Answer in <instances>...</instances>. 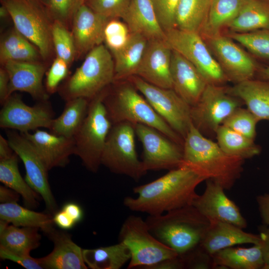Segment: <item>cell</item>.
I'll return each instance as SVG.
<instances>
[{
  "label": "cell",
  "instance_id": "9f6ffc18",
  "mask_svg": "<svg viewBox=\"0 0 269 269\" xmlns=\"http://www.w3.org/2000/svg\"><path fill=\"white\" fill-rule=\"evenodd\" d=\"M20 195L6 186H0V202L7 203L17 202Z\"/></svg>",
  "mask_w": 269,
  "mask_h": 269
},
{
  "label": "cell",
  "instance_id": "2e32d148",
  "mask_svg": "<svg viewBox=\"0 0 269 269\" xmlns=\"http://www.w3.org/2000/svg\"><path fill=\"white\" fill-rule=\"evenodd\" d=\"M204 39L227 81L237 84L253 78L258 70L256 63L233 39L222 33Z\"/></svg>",
  "mask_w": 269,
  "mask_h": 269
},
{
  "label": "cell",
  "instance_id": "9c48e42d",
  "mask_svg": "<svg viewBox=\"0 0 269 269\" xmlns=\"http://www.w3.org/2000/svg\"><path fill=\"white\" fill-rule=\"evenodd\" d=\"M134 125L128 122L113 124L101 157V165L111 172L138 181L147 171L137 155Z\"/></svg>",
  "mask_w": 269,
  "mask_h": 269
},
{
  "label": "cell",
  "instance_id": "ba28073f",
  "mask_svg": "<svg viewBox=\"0 0 269 269\" xmlns=\"http://www.w3.org/2000/svg\"><path fill=\"white\" fill-rule=\"evenodd\" d=\"M119 242L129 248L131 258L128 269H140L178 255L150 232L145 220L131 215L124 221L119 234Z\"/></svg>",
  "mask_w": 269,
  "mask_h": 269
},
{
  "label": "cell",
  "instance_id": "ffe728a7",
  "mask_svg": "<svg viewBox=\"0 0 269 269\" xmlns=\"http://www.w3.org/2000/svg\"><path fill=\"white\" fill-rule=\"evenodd\" d=\"M110 19L95 12L84 3L80 5L71 24L76 54L88 53L103 44L105 28Z\"/></svg>",
  "mask_w": 269,
  "mask_h": 269
},
{
  "label": "cell",
  "instance_id": "11a10c76",
  "mask_svg": "<svg viewBox=\"0 0 269 269\" xmlns=\"http://www.w3.org/2000/svg\"><path fill=\"white\" fill-rule=\"evenodd\" d=\"M9 78L5 69H0V103L2 106L8 98Z\"/></svg>",
  "mask_w": 269,
  "mask_h": 269
},
{
  "label": "cell",
  "instance_id": "3957f363",
  "mask_svg": "<svg viewBox=\"0 0 269 269\" xmlns=\"http://www.w3.org/2000/svg\"><path fill=\"white\" fill-rule=\"evenodd\" d=\"M145 221L151 234L180 257L200 245L210 224L192 205L148 215Z\"/></svg>",
  "mask_w": 269,
  "mask_h": 269
},
{
  "label": "cell",
  "instance_id": "8fae6325",
  "mask_svg": "<svg viewBox=\"0 0 269 269\" xmlns=\"http://www.w3.org/2000/svg\"><path fill=\"white\" fill-rule=\"evenodd\" d=\"M165 40L172 50L178 52L198 69L208 84L222 85L227 81L199 33L175 27L165 31Z\"/></svg>",
  "mask_w": 269,
  "mask_h": 269
},
{
  "label": "cell",
  "instance_id": "484cf974",
  "mask_svg": "<svg viewBox=\"0 0 269 269\" xmlns=\"http://www.w3.org/2000/svg\"><path fill=\"white\" fill-rule=\"evenodd\" d=\"M227 91L243 101L259 121H269V81L249 79L227 88Z\"/></svg>",
  "mask_w": 269,
  "mask_h": 269
},
{
  "label": "cell",
  "instance_id": "d6986e66",
  "mask_svg": "<svg viewBox=\"0 0 269 269\" xmlns=\"http://www.w3.org/2000/svg\"><path fill=\"white\" fill-rule=\"evenodd\" d=\"M31 144L48 170L65 166L70 156L74 154L72 137L58 135L37 129L33 133H20Z\"/></svg>",
  "mask_w": 269,
  "mask_h": 269
},
{
  "label": "cell",
  "instance_id": "f6af8a7d",
  "mask_svg": "<svg viewBox=\"0 0 269 269\" xmlns=\"http://www.w3.org/2000/svg\"><path fill=\"white\" fill-rule=\"evenodd\" d=\"M159 24L164 31L175 28V14L179 0H150Z\"/></svg>",
  "mask_w": 269,
  "mask_h": 269
},
{
  "label": "cell",
  "instance_id": "5bb4252c",
  "mask_svg": "<svg viewBox=\"0 0 269 269\" xmlns=\"http://www.w3.org/2000/svg\"><path fill=\"white\" fill-rule=\"evenodd\" d=\"M6 134L14 152L20 158L26 171L25 180L44 201L48 212H57V204L48 180V169L30 142L20 133L6 129Z\"/></svg>",
  "mask_w": 269,
  "mask_h": 269
},
{
  "label": "cell",
  "instance_id": "52a82bcc",
  "mask_svg": "<svg viewBox=\"0 0 269 269\" xmlns=\"http://www.w3.org/2000/svg\"><path fill=\"white\" fill-rule=\"evenodd\" d=\"M14 28L37 48L40 56L49 57L53 48L52 23L46 7L38 0H4Z\"/></svg>",
  "mask_w": 269,
  "mask_h": 269
},
{
  "label": "cell",
  "instance_id": "7bdbcfd3",
  "mask_svg": "<svg viewBox=\"0 0 269 269\" xmlns=\"http://www.w3.org/2000/svg\"><path fill=\"white\" fill-rule=\"evenodd\" d=\"M130 33L125 22L118 20V18L110 19L105 28L104 42L112 53L121 48L126 43Z\"/></svg>",
  "mask_w": 269,
  "mask_h": 269
},
{
  "label": "cell",
  "instance_id": "30bf717a",
  "mask_svg": "<svg viewBox=\"0 0 269 269\" xmlns=\"http://www.w3.org/2000/svg\"><path fill=\"white\" fill-rule=\"evenodd\" d=\"M157 114L183 139L192 123L191 107L173 89L156 86L134 75L128 79Z\"/></svg>",
  "mask_w": 269,
  "mask_h": 269
},
{
  "label": "cell",
  "instance_id": "e0dca14e",
  "mask_svg": "<svg viewBox=\"0 0 269 269\" xmlns=\"http://www.w3.org/2000/svg\"><path fill=\"white\" fill-rule=\"evenodd\" d=\"M219 184L209 179L201 195H198L192 205L210 221H219L246 228L247 222L236 204L229 199Z\"/></svg>",
  "mask_w": 269,
  "mask_h": 269
},
{
  "label": "cell",
  "instance_id": "bcb514c9",
  "mask_svg": "<svg viewBox=\"0 0 269 269\" xmlns=\"http://www.w3.org/2000/svg\"><path fill=\"white\" fill-rule=\"evenodd\" d=\"M69 64L57 57L53 61L46 74L45 89L49 94L55 92L60 82L68 75Z\"/></svg>",
  "mask_w": 269,
  "mask_h": 269
},
{
  "label": "cell",
  "instance_id": "8992f818",
  "mask_svg": "<svg viewBox=\"0 0 269 269\" xmlns=\"http://www.w3.org/2000/svg\"><path fill=\"white\" fill-rule=\"evenodd\" d=\"M106 88L90 100L87 114L73 138L74 154L89 171L97 172L113 124L104 104Z\"/></svg>",
  "mask_w": 269,
  "mask_h": 269
},
{
  "label": "cell",
  "instance_id": "94428289",
  "mask_svg": "<svg viewBox=\"0 0 269 269\" xmlns=\"http://www.w3.org/2000/svg\"><path fill=\"white\" fill-rule=\"evenodd\" d=\"M3 0H2V1H3Z\"/></svg>",
  "mask_w": 269,
  "mask_h": 269
},
{
  "label": "cell",
  "instance_id": "8d00e7d4",
  "mask_svg": "<svg viewBox=\"0 0 269 269\" xmlns=\"http://www.w3.org/2000/svg\"><path fill=\"white\" fill-rule=\"evenodd\" d=\"M212 0H179L175 27L199 33L208 16Z\"/></svg>",
  "mask_w": 269,
  "mask_h": 269
},
{
  "label": "cell",
  "instance_id": "db71d44e",
  "mask_svg": "<svg viewBox=\"0 0 269 269\" xmlns=\"http://www.w3.org/2000/svg\"><path fill=\"white\" fill-rule=\"evenodd\" d=\"M77 224L83 218V211L77 203L68 202L65 203L61 209Z\"/></svg>",
  "mask_w": 269,
  "mask_h": 269
},
{
  "label": "cell",
  "instance_id": "91938a15",
  "mask_svg": "<svg viewBox=\"0 0 269 269\" xmlns=\"http://www.w3.org/2000/svg\"><path fill=\"white\" fill-rule=\"evenodd\" d=\"M7 15H9V13L6 8L4 5L2 4L0 7V16L1 18H4Z\"/></svg>",
  "mask_w": 269,
  "mask_h": 269
},
{
  "label": "cell",
  "instance_id": "cb8c5ba5",
  "mask_svg": "<svg viewBox=\"0 0 269 269\" xmlns=\"http://www.w3.org/2000/svg\"><path fill=\"white\" fill-rule=\"evenodd\" d=\"M234 224L219 221L210 224L199 246L212 256L217 252L237 245L259 244V235L247 233Z\"/></svg>",
  "mask_w": 269,
  "mask_h": 269
},
{
  "label": "cell",
  "instance_id": "d6a6232c",
  "mask_svg": "<svg viewBox=\"0 0 269 269\" xmlns=\"http://www.w3.org/2000/svg\"><path fill=\"white\" fill-rule=\"evenodd\" d=\"M83 257L92 269H120L131 258V252L124 243L95 249H83Z\"/></svg>",
  "mask_w": 269,
  "mask_h": 269
},
{
  "label": "cell",
  "instance_id": "836d02e7",
  "mask_svg": "<svg viewBox=\"0 0 269 269\" xmlns=\"http://www.w3.org/2000/svg\"><path fill=\"white\" fill-rule=\"evenodd\" d=\"M39 229L8 224L0 231V247L15 254L30 255L40 245Z\"/></svg>",
  "mask_w": 269,
  "mask_h": 269
},
{
  "label": "cell",
  "instance_id": "ac0fdd59",
  "mask_svg": "<svg viewBox=\"0 0 269 269\" xmlns=\"http://www.w3.org/2000/svg\"><path fill=\"white\" fill-rule=\"evenodd\" d=\"M171 55L172 49L165 40H148L135 75L156 86L172 89Z\"/></svg>",
  "mask_w": 269,
  "mask_h": 269
},
{
  "label": "cell",
  "instance_id": "6f0895ef",
  "mask_svg": "<svg viewBox=\"0 0 269 269\" xmlns=\"http://www.w3.org/2000/svg\"><path fill=\"white\" fill-rule=\"evenodd\" d=\"M14 153L7 138L0 135V160L7 159Z\"/></svg>",
  "mask_w": 269,
  "mask_h": 269
},
{
  "label": "cell",
  "instance_id": "4dcf8cb0",
  "mask_svg": "<svg viewBox=\"0 0 269 269\" xmlns=\"http://www.w3.org/2000/svg\"><path fill=\"white\" fill-rule=\"evenodd\" d=\"M90 100L78 97L67 100L62 114L53 120L50 132L61 136L73 138L87 114Z\"/></svg>",
  "mask_w": 269,
  "mask_h": 269
},
{
  "label": "cell",
  "instance_id": "4fadbf2b",
  "mask_svg": "<svg viewBox=\"0 0 269 269\" xmlns=\"http://www.w3.org/2000/svg\"><path fill=\"white\" fill-rule=\"evenodd\" d=\"M136 135L143 147L142 159L144 169L171 170L180 166L182 162L181 145L149 126L134 125Z\"/></svg>",
  "mask_w": 269,
  "mask_h": 269
},
{
  "label": "cell",
  "instance_id": "ee69618b",
  "mask_svg": "<svg viewBox=\"0 0 269 269\" xmlns=\"http://www.w3.org/2000/svg\"><path fill=\"white\" fill-rule=\"evenodd\" d=\"M132 0H84V3L95 12L108 18H123Z\"/></svg>",
  "mask_w": 269,
  "mask_h": 269
},
{
  "label": "cell",
  "instance_id": "d4e9b609",
  "mask_svg": "<svg viewBox=\"0 0 269 269\" xmlns=\"http://www.w3.org/2000/svg\"><path fill=\"white\" fill-rule=\"evenodd\" d=\"M122 19L132 33L140 34L148 40H165V31L158 22L150 0H132Z\"/></svg>",
  "mask_w": 269,
  "mask_h": 269
},
{
  "label": "cell",
  "instance_id": "5b68a950",
  "mask_svg": "<svg viewBox=\"0 0 269 269\" xmlns=\"http://www.w3.org/2000/svg\"><path fill=\"white\" fill-rule=\"evenodd\" d=\"M113 55L102 44L90 51L81 65L60 87L65 101L83 97L91 100L111 85L115 79Z\"/></svg>",
  "mask_w": 269,
  "mask_h": 269
},
{
  "label": "cell",
  "instance_id": "7402d4cb",
  "mask_svg": "<svg viewBox=\"0 0 269 269\" xmlns=\"http://www.w3.org/2000/svg\"><path fill=\"white\" fill-rule=\"evenodd\" d=\"M171 75L172 89L189 105L194 106L208 83L191 63L172 50Z\"/></svg>",
  "mask_w": 269,
  "mask_h": 269
},
{
  "label": "cell",
  "instance_id": "f35d334b",
  "mask_svg": "<svg viewBox=\"0 0 269 269\" xmlns=\"http://www.w3.org/2000/svg\"><path fill=\"white\" fill-rule=\"evenodd\" d=\"M227 36L246 47L254 55L269 59V29L245 32H230Z\"/></svg>",
  "mask_w": 269,
  "mask_h": 269
},
{
  "label": "cell",
  "instance_id": "1f68e13d",
  "mask_svg": "<svg viewBox=\"0 0 269 269\" xmlns=\"http://www.w3.org/2000/svg\"><path fill=\"white\" fill-rule=\"evenodd\" d=\"M227 27L234 32L269 29V0H247Z\"/></svg>",
  "mask_w": 269,
  "mask_h": 269
},
{
  "label": "cell",
  "instance_id": "c3c4849f",
  "mask_svg": "<svg viewBox=\"0 0 269 269\" xmlns=\"http://www.w3.org/2000/svg\"><path fill=\"white\" fill-rule=\"evenodd\" d=\"M0 257L2 260L14 262L27 269H42L39 258L31 257L30 255L17 254L0 247Z\"/></svg>",
  "mask_w": 269,
  "mask_h": 269
},
{
  "label": "cell",
  "instance_id": "44dd1931",
  "mask_svg": "<svg viewBox=\"0 0 269 269\" xmlns=\"http://www.w3.org/2000/svg\"><path fill=\"white\" fill-rule=\"evenodd\" d=\"M2 67L7 71L9 83L8 97L15 91L28 93L39 102L47 101L48 94L43 85L45 67L35 62L9 60Z\"/></svg>",
  "mask_w": 269,
  "mask_h": 269
},
{
  "label": "cell",
  "instance_id": "7dc6e473",
  "mask_svg": "<svg viewBox=\"0 0 269 269\" xmlns=\"http://www.w3.org/2000/svg\"><path fill=\"white\" fill-rule=\"evenodd\" d=\"M180 257L183 260L185 269H209L214 268L212 256L205 251L199 245Z\"/></svg>",
  "mask_w": 269,
  "mask_h": 269
},
{
  "label": "cell",
  "instance_id": "6da1fadb",
  "mask_svg": "<svg viewBox=\"0 0 269 269\" xmlns=\"http://www.w3.org/2000/svg\"><path fill=\"white\" fill-rule=\"evenodd\" d=\"M205 179L189 167L181 165L149 183L137 186L136 197H126L125 207L134 212L157 216L191 205L198 194L196 189Z\"/></svg>",
  "mask_w": 269,
  "mask_h": 269
},
{
  "label": "cell",
  "instance_id": "d590c367",
  "mask_svg": "<svg viewBox=\"0 0 269 269\" xmlns=\"http://www.w3.org/2000/svg\"><path fill=\"white\" fill-rule=\"evenodd\" d=\"M31 42L14 28L1 39L0 63L2 65L9 60L35 62L40 54Z\"/></svg>",
  "mask_w": 269,
  "mask_h": 269
},
{
  "label": "cell",
  "instance_id": "60d3db41",
  "mask_svg": "<svg viewBox=\"0 0 269 269\" xmlns=\"http://www.w3.org/2000/svg\"><path fill=\"white\" fill-rule=\"evenodd\" d=\"M259 120L249 110L237 108L223 122L222 125L248 137L254 139L256 125Z\"/></svg>",
  "mask_w": 269,
  "mask_h": 269
},
{
  "label": "cell",
  "instance_id": "603a6c76",
  "mask_svg": "<svg viewBox=\"0 0 269 269\" xmlns=\"http://www.w3.org/2000/svg\"><path fill=\"white\" fill-rule=\"evenodd\" d=\"M54 243L52 251L39 258L43 269H87L83 249L72 240L70 234L54 229L47 235Z\"/></svg>",
  "mask_w": 269,
  "mask_h": 269
},
{
  "label": "cell",
  "instance_id": "277c9868",
  "mask_svg": "<svg viewBox=\"0 0 269 269\" xmlns=\"http://www.w3.org/2000/svg\"><path fill=\"white\" fill-rule=\"evenodd\" d=\"M112 91L106 89L104 104L113 124L128 122L152 127L176 143L184 139L154 110L147 100L128 80L114 81Z\"/></svg>",
  "mask_w": 269,
  "mask_h": 269
},
{
  "label": "cell",
  "instance_id": "680465c9",
  "mask_svg": "<svg viewBox=\"0 0 269 269\" xmlns=\"http://www.w3.org/2000/svg\"><path fill=\"white\" fill-rule=\"evenodd\" d=\"M260 74L264 80L269 81V66L261 69Z\"/></svg>",
  "mask_w": 269,
  "mask_h": 269
},
{
  "label": "cell",
  "instance_id": "f5cc1de1",
  "mask_svg": "<svg viewBox=\"0 0 269 269\" xmlns=\"http://www.w3.org/2000/svg\"><path fill=\"white\" fill-rule=\"evenodd\" d=\"M53 215V221L59 228L63 230H69L72 228L76 224L66 213L62 209L56 212Z\"/></svg>",
  "mask_w": 269,
  "mask_h": 269
},
{
  "label": "cell",
  "instance_id": "681fc988",
  "mask_svg": "<svg viewBox=\"0 0 269 269\" xmlns=\"http://www.w3.org/2000/svg\"><path fill=\"white\" fill-rule=\"evenodd\" d=\"M185 269L183 260L180 256L162 260L142 269Z\"/></svg>",
  "mask_w": 269,
  "mask_h": 269
},
{
  "label": "cell",
  "instance_id": "4316f807",
  "mask_svg": "<svg viewBox=\"0 0 269 269\" xmlns=\"http://www.w3.org/2000/svg\"><path fill=\"white\" fill-rule=\"evenodd\" d=\"M147 42L148 40L142 35L131 32L126 43L111 53L115 63L114 81L126 80L135 75Z\"/></svg>",
  "mask_w": 269,
  "mask_h": 269
},
{
  "label": "cell",
  "instance_id": "b9f144b4",
  "mask_svg": "<svg viewBox=\"0 0 269 269\" xmlns=\"http://www.w3.org/2000/svg\"><path fill=\"white\" fill-rule=\"evenodd\" d=\"M83 3L84 0H49L46 7L53 20L58 21L68 27Z\"/></svg>",
  "mask_w": 269,
  "mask_h": 269
},
{
  "label": "cell",
  "instance_id": "74e56055",
  "mask_svg": "<svg viewBox=\"0 0 269 269\" xmlns=\"http://www.w3.org/2000/svg\"><path fill=\"white\" fill-rule=\"evenodd\" d=\"M217 143L226 153L244 160L259 155L261 147L254 139L242 135L222 125L216 132Z\"/></svg>",
  "mask_w": 269,
  "mask_h": 269
},
{
  "label": "cell",
  "instance_id": "f1b7e54d",
  "mask_svg": "<svg viewBox=\"0 0 269 269\" xmlns=\"http://www.w3.org/2000/svg\"><path fill=\"white\" fill-rule=\"evenodd\" d=\"M0 219L18 227L37 228L47 235L54 228L53 216L24 208L17 202L0 204Z\"/></svg>",
  "mask_w": 269,
  "mask_h": 269
},
{
  "label": "cell",
  "instance_id": "83f0119b",
  "mask_svg": "<svg viewBox=\"0 0 269 269\" xmlns=\"http://www.w3.org/2000/svg\"><path fill=\"white\" fill-rule=\"evenodd\" d=\"M214 268L231 269H266L259 244L250 248L229 247L212 256Z\"/></svg>",
  "mask_w": 269,
  "mask_h": 269
},
{
  "label": "cell",
  "instance_id": "f546056e",
  "mask_svg": "<svg viewBox=\"0 0 269 269\" xmlns=\"http://www.w3.org/2000/svg\"><path fill=\"white\" fill-rule=\"evenodd\" d=\"M247 0H212L206 20L199 33L205 39L222 33L237 17Z\"/></svg>",
  "mask_w": 269,
  "mask_h": 269
},
{
  "label": "cell",
  "instance_id": "e575fe53",
  "mask_svg": "<svg viewBox=\"0 0 269 269\" xmlns=\"http://www.w3.org/2000/svg\"><path fill=\"white\" fill-rule=\"evenodd\" d=\"M18 158L14 152L10 157L0 160V181L17 192L22 197L25 206L35 208L38 204L39 195L22 177L18 169Z\"/></svg>",
  "mask_w": 269,
  "mask_h": 269
},
{
  "label": "cell",
  "instance_id": "9a60e30c",
  "mask_svg": "<svg viewBox=\"0 0 269 269\" xmlns=\"http://www.w3.org/2000/svg\"><path fill=\"white\" fill-rule=\"evenodd\" d=\"M0 112V127L19 133L35 131L40 128L49 130L54 119V112L48 101L30 106L20 96L12 94L3 104Z\"/></svg>",
  "mask_w": 269,
  "mask_h": 269
},
{
  "label": "cell",
  "instance_id": "ab89813d",
  "mask_svg": "<svg viewBox=\"0 0 269 269\" xmlns=\"http://www.w3.org/2000/svg\"><path fill=\"white\" fill-rule=\"evenodd\" d=\"M52 39L57 57L64 60L70 65L76 55V49L72 32L61 22L53 20Z\"/></svg>",
  "mask_w": 269,
  "mask_h": 269
},
{
  "label": "cell",
  "instance_id": "7c38bea8",
  "mask_svg": "<svg viewBox=\"0 0 269 269\" xmlns=\"http://www.w3.org/2000/svg\"><path fill=\"white\" fill-rule=\"evenodd\" d=\"M241 103L228 93L227 87L208 84L198 102L191 107L192 123L203 134H215L224 120L241 107Z\"/></svg>",
  "mask_w": 269,
  "mask_h": 269
},
{
  "label": "cell",
  "instance_id": "816d5d0a",
  "mask_svg": "<svg viewBox=\"0 0 269 269\" xmlns=\"http://www.w3.org/2000/svg\"><path fill=\"white\" fill-rule=\"evenodd\" d=\"M256 200L263 222L266 225L269 226V194L258 195Z\"/></svg>",
  "mask_w": 269,
  "mask_h": 269
},
{
  "label": "cell",
  "instance_id": "7a4b0ae2",
  "mask_svg": "<svg viewBox=\"0 0 269 269\" xmlns=\"http://www.w3.org/2000/svg\"><path fill=\"white\" fill-rule=\"evenodd\" d=\"M182 148L180 166L189 167L206 180L220 184L225 190L234 186L243 171L244 159L225 152L193 124L184 139Z\"/></svg>",
  "mask_w": 269,
  "mask_h": 269
},
{
  "label": "cell",
  "instance_id": "f907efd6",
  "mask_svg": "<svg viewBox=\"0 0 269 269\" xmlns=\"http://www.w3.org/2000/svg\"><path fill=\"white\" fill-rule=\"evenodd\" d=\"M260 246L262 251L266 269H269V226L259 228Z\"/></svg>",
  "mask_w": 269,
  "mask_h": 269
}]
</instances>
